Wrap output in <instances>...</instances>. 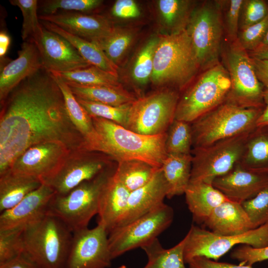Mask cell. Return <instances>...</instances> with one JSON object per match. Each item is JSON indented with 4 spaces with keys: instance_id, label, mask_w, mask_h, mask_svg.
Instances as JSON below:
<instances>
[{
    "instance_id": "6da1fadb",
    "label": "cell",
    "mask_w": 268,
    "mask_h": 268,
    "mask_svg": "<svg viewBox=\"0 0 268 268\" xmlns=\"http://www.w3.org/2000/svg\"><path fill=\"white\" fill-rule=\"evenodd\" d=\"M48 141L61 142L71 151L84 149L59 86L42 68L23 80L0 104V175L28 148Z\"/></svg>"
},
{
    "instance_id": "7a4b0ae2",
    "label": "cell",
    "mask_w": 268,
    "mask_h": 268,
    "mask_svg": "<svg viewBox=\"0 0 268 268\" xmlns=\"http://www.w3.org/2000/svg\"><path fill=\"white\" fill-rule=\"evenodd\" d=\"M91 118L95 134L85 150L103 153L117 162L137 159L161 168L167 155V133L143 135L110 121Z\"/></svg>"
},
{
    "instance_id": "3957f363",
    "label": "cell",
    "mask_w": 268,
    "mask_h": 268,
    "mask_svg": "<svg viewBox=\"0 0 268 268\" xmlns=\"http://www.w3.org/2000/svg\"><path fill=\"white\" fill-rule=\"evenodd\" d=\"M200 68L186 29L160 37L150 80L157 86L172 85L183 89Z\"/></svg>"
},
{
    "instance_id": "277c9868",
    "label": "cell",
    "mask_w": 268,
    "mask_h": 268,
    "mask_svg": "<svg viewBox=\"0 0 268 268\" xmlns=\"http://www.w3.org/2000/svg\"><path fill=\"white\" fill-rule=\"evenodd\" d=\"M72 237L61 220L47 214L23 230V253L39 268H65Z\"/></svg>"
},
{
    "instance_id": "5b68a950",
    "label": "cell",
    "mask_w": 268,
    "mask_h": 268,
    "mask_svg": "<svg viewBox=\"0 0 268 268\" xmlns=\"http://www.w3.org/2000/svg\"><path fill=\"white\" fill-rule=\"evenodd\" d=\"M264 108H247L224 102L191 123L193 148L251 132Z\"/></svg>"
},
{
    "instance_id": "8992f818",
    "label": "cell",
    "mask_w": 268,
    "mask_h": 268,
    "mask_svg": "<svg viewBox=\"0 0 268 268\" xmlns=\"http://www.w3.org/2000/svg\"><path fill=\"white\" fill-rule=\"evenodd\" d=\"M115 169L108 168L66 195L55 194L49 203L47 214L59 218L72 232L87 227L92 218L98 214L102 192Z\"/></svg>"
},
{
    "instance_id": "52a82bcc",
    "label": "cell",
    "mask_w": 268,
    "mask_h": 268,
    "mask_svg": "<svg viewBox=\"0 0 268 268\" xmlns=\"http://www.w3.org/2000/svg\"><path fill=\"white\" fill-rule=\"evenodd\" d=\"M231 86L223 65L219 63L206 69L179 98L175 119L192 123L224 102Z\"/></svg>"
},
{
    "instance_id": "ba28073f",
    "label": "cell",
    "mask_w": 268,
    "mask_h": 268,
    "mask_svg": "<svg viewBox=\"0 0 268 268\" xmlns=\"http://www.w3.org/2000/svg\"><path fill=\"white\" fill-rule=\"evenodd\" d=\"M186 30L200 68L206 70L219 63L224 31L220 0H206L195 7Z\"/></svg>"
},
{
    "instance_id": "9c48e42d",
    "label": "cell",
    "mask_w": 268,
    "mask_h": 268,
    "mask_svg": "<svg viewBox=\"0 0 268 268\" xmlns=\"http://www.w3.org/2000/svg\"><path fill=\"white\" fill-rule=\"evenodd\" d=\"M224 66L231 82L225 102L247 108H264L265 88L256 73L251 57L236 40L222 49Z\"/></svg>"
},
{
    "instance_id": "30bf717a",
    "label": "cell",
    "mask_w": 268,
    "mask_h": 268,
    "mask_svg": "<svg viewBox=\"0 0 268 268\" xmlns=\"http://www.w3.org/2000/svg\"><path fill=\"white\" fill-rule=\"evenodd\" d=\"M185 263L196 257H203L217 261L234 246L247 245L255 248L268 246V222L244 233L219 235L192 225L185 236Z\"/></svg>"
},
{
    "instance_id": "8fae6325",
    "label": "cell",
    "mask_w": 268,
    "mask_h": 268,
    "mask_svg": "<svg viewBox=\"0 0 268 268\" xmlns=\"http://www.w3.org/2000/svg\"><path fill=\"white\" fill-rule=\"evenodd\" d=\"M179 98L176 90L164 89L136 98L132 103L126 129L146 135L167 133L175 120Z\"/></svg>"
},
{
    "instance_id": "7c38bea8",
    "label": "cell",
    "mask_w": 268,
    "mask_h": 268,
    "mask_svg": "<svg viewBox=\"0 0 268 268\" xmlns=\"http://www.w3.org/2000/svg\"><path fill=\"white\" fill-rule=\"evenodd\" d=\"M174 215L172 207L164 202L131 222L114 228L108 234L112 259L157 238L171 224Z\"/></svg>"
},
{
    "instance_id": "4fadbf2b",
    "label": "cell",
    "mask_w": 268,
    "mask_h": 268,
    "mask_svg": "<svg viewBox=\"0 0 268 268\" xmlns=\"http://www.w3.org/2000/svg\"><path fill=\"white\" fill-rule=\"evenodd\" d=\"M250 133L193 148L190 181L212 184L216 178L230 171L240 162Z\"/></svg>"
},
{
    "instance_id": "5bb4252c",
    "label": "cell",
    "mask_w": 268,
    "mask_h": 268,
    "mask_svg": "<svg viewBox=\"0 0 268 268\" xmlns=\"http://www.w3.org/2000/svg\"><path fill=\"white\" fill-rule=\"evenodd\" d=\"M111 160L108 156L98 152L83 149L71 151L56 173L43 183L50 186L56 195H66L111 167Z\"/></svg>"
},
{
    "instance_id": "9a60e30c",
    "label": "cell",
    "mask_w": 268,
    "mask_h": 268,
    "mask_svg": "<svg viewBox=\"0 0 268 268\" xmlns=\"http://www.w3.org/2000/svg\"><path fill=\"white\" fill-rule=\"evenodd\" d=\"M112 260L108 233L102 225L72 232L65 268H108Z\"/></svg>"
},
{
    "instance_id": "2e32d148",
    "label": "cell",
    "mask_w": 268,
    "mask_h": 268,
    "mask_svg": "<svg viewBox=\"0 0 268 268\" xmlns=\"http://www.w3.org/2000/svg\"><path fill=\"white\" fill-rule=\"evenodd\" d=\"M70 151L59 142L38 143L23 152L9 169L15 173L36 177L43 183L56 173Z\"/></svg>"
},
{
    "instance_id": "e0dca14e",
    "label": "cell",
    "mask_w": 268,
    "mask_h": 268,
    "mask_svg": "<svg viewBox=\"0 0 268 268\" xmlns=\"http://www.w3.org/2000/svg\"><path fill=\"white\" fill-rule=\"evenodd\" d=\"M31 41L38 48L43 68L49 71H68L91 66L67 40L43 25L39 35Z\"/></svg>"
},
{
    "instance_id": "ac0fdd59",
    "label": "cell",
    "mask_w": 268,
    "mask_h": 268,
    "mask_svg": "<svg viewBox=\"0 0 268 268\" xmlns=\"http://www.w3.org/2000/svg\"><path fill=\"white\" fill-rule=\"evenodd\" d=\"M56 194L42 183L14 207L0 212V231L24 230L47 214L49 203Z\"/></svg>"
},
{
    "instance_id": "d6986e66",
    "label": "cell",
    "mask_w": 268,
    "mask_h": 268,
    "mask_svg": "<svg viewBox=\"0 0 268 268\" xmlns=\"http://www.w3.org/2000/svg\"><path fill=\"white\" fill-rule=\"evenodd\" d=\"M39 18L94 43L106 37L115 27L108 18L103 15L77 12L62 11L51 15H39Z\"/></svg>"
},
{
    "instance_id": "ffe728a7",
    "label": "cell",
    "mask_w": 268,
    "mask_h": 268,
    "mask_svg": "<svg viewBox=\"0 0 268 268\" xmlns=\"http://www.w3.org/2000/svg\"><path fill=\"white\" fill-rule=\"evenodd\" d=\"M212 185L229 200L242 203L268 186V173L250 171L238 164L225 175L216 178Z\"/></svg>"
},
{
    "instance_id": "44dd1931",
    "label": "cell",
    "mask_w": 268,
    "mask_h": 268,
    "mask_svg": "<svg viewBox=\"0 0 268 268\" xmlns=\"http://www.w3.org/2000/svg\"><path fill=\"white\" fill-rule=\"evenodd\" d=\"M43 68L38 48L31 40L24 41L18 57L2 67L0 74V103L23 80Z\"/></svg>"
},
{
    "instance_id": "7402d4cb",
    "label": "cell",
    "mask_w": 268,
    "mask_h": 268,
    "mask_svg": "<svg viewBox=\"0 0 268 268\" xmlns=\"http://www.w3.org/2000/svg\"><path fill=\"white\" fill-rule=\"evenodd\" d=\"M168 191L160 168L147 184L130 192L125 211L115 228L131 222L163 203Z\"/></svg>"
},
{
    "instance_id": "603a6c76",
    "label": "cell",
    "mask_w": 268,
    "mask_h": 268,
    "mask_svg": "<svg viewBox=\"0 0 268 268\" xmlns=\"http://www.w3.org/2000/svg\"><path fill=\"white\" fill-rule=\"evenodd\" d=\"M219 235H235L254 229L241 203L227 200L211 212L203 224Z\"/></svg>"
},
{
    "instance_id": "cb8c5ba5",
    "label": "cell",
    "mask_w": 268,
    "mask_h": 268,
    "mask_svg": "<svg viewBox=\"0 0 268 268\" xmlns=\"http://www.w3.org/2000/svg\"><path fill=\"white\" fill-rule=\"evenodd\" d=\"M130 192L114 175L111 176L102 192L97 215L98 223L109 234L123 215Z\"/></svg>"
},
{
    "instance_id": "d4e9b609",
    "label": "cell",
    "mask_w": 268,
    "mask_h": 268,
    "mask_svg": "<svg viewBox=\"0 0 268 268\" xmlns=\"http://www.w3.org/2000/svg\"><path fill=\"white\" fill-rule=\"evenodd\" d=\"M184 194L193 219L198 224H203L217 206L229 200L212 184L201 181H190Z\"/></svg>"
},
{
    "instance_id": "484cf974",
    "label": "cell",
    "mask_w": 268,
    "mask_h": 268,
    "mask_svg": "<svg viewBox=\"0 0 268 268\" xmlns=\"http://www.w3.org/2000/svg\"><path fill=\"white\" fill-rule=\"evenodd\" d=\"M42 184L41 181L36 177L15 173L9 169L0 175V212L15 206Z\"/></svg>"
},
{
    "instance_id": "4316f807",
    "label": "cell",
    "mask_w": 268,
    "mask_h": 268,
    "mask_svg": "<svg viewBox=\"0 0 268 268\" xmlns=\"http://www.w3.org/2000/svg\"><path fill=\"white\" fill-rule=\"evenodd\" d=\"M40 22L45 28L67 40L91 66L97 67L118 77V66L108 59L102 49L96 43L68 33L51 22L41 20Z\"/></svg>"
},
{
    "instance_id": "83f0119b",
    "label": "cell",
    "mask_w": 268,
    "mask_h": 268,
    "mask_svg": "<svg viewBox=\"0 0 268 268\" xmlns=\"http://www.w3.org/2000/svg\"><path fill=\"white\" fill-rule=\"evenodd\" d=\"M192 155L167 154L161 169L168 186L167 198L184 194L191 180Z\"/></svg>"
},
{
    "instance_id": "f1b7e54d",
    "label": "cell",
    "mask_w": 268,
    "mask_h": 268,
    "mask_svg": "<svg viewBox=\"0 0 268 268\" xmlns=\"http://www.w3.org/2000/svg\"><path fill=\"white\" fill-rule=\"evenodd\" d=\"M238 164L250 171L268 173V125L256 127L249 134Z\"/></svg>"
},
{
    "instance_id": "f546056e",
    "label": "cell",
    "mask_w": 268,
    "mask_h": 268,
    "mask_svg": "<svg viewBox=\"0 0 268 268\" xmlns=\"http://www.w3.org/2000/svg\"><path fill=\"white\" fill-rule=\"evenodd\" d=\"M76 98L112 106L131 103L136 98L122 86H80L67 84Z\"/></svg>"
},
{
    "instance_id": "4dcf8cb0",
    "label": "cell",
    "mask_w": 268,
    "mask_h": 268,
    "mask_svg": "<svg viewBox=\"0 0 268 268\" xmlns=\"http://www.w3.org/2000/svg\"><path fill=\"white\" fill-rule=\"evenodd\" d=\"M53 76L63 93L68 116L84 141L85 149L95 134L92 118L77 101L68 84L60 77Z\"/></svg>"
},
{
    "instance_id": "1f68e13d",
    "label": "cell",
    "mask_w": 268,
    "mask_h": 268,
    "mask_svg": "<svg viewBox=\"0 0 268 268\" xmlns=\"http://www.w3.org/2000/svg\"><path fill=\"white\" fill-rule=\"evenodd\" d=\"M186 240L185 237L169 249L164 248L158 238L143 246L141 249L148 259L143 268H186L184 256Z\"/></svg>"
},
{
    "instance_id": "d6a6232c",
    "label": "cell",
    "mask_w": 268,
    "mask_h": 268,
    "mask_svg": "<svg viewBox=\"0 0 268 268\" xmlns=\"http://www.w3.org/2000/svg\"><path fill=\"white\" fill-rule=\"evenodd\" d=\"M160 168L137 160L118 162L114 175L131 192L147 184Z\"/></svg>"
},
{
    "instance_id": "836d02e7",
    "label": "cell",
    "mask_w": 268,
    "mask_h": 268,
    "mask_svg": "<svg viewBox=\"0 0 268 268\" xmlns=\"http://www.w3.org/2000/svg\"><path fill=\"white\" fill-rule=\"evenodd\" d=\"M49 72L67 84L80 86H122L118 77L94 66L68 71Z\"/></svg>"
},
{
    "instance_id": "e575fe53",
    "label": "cell",
    "mask_w": 268,
    "mask_h": 268,
    "mask_svg": "<svg viewBox=\"0 0 268 268\" xmlns=\"http://www.w3.org/2000/svg\"><path fill=\"white\" fill-rule=\"evenodd\" d=\"M195 2L188 0H159L158 9L164 25L171 33L186 29L195 8Z\"/></svg>"
},
{
    "instance_id": "d590c367",
    "label": "cell",
    "mask_w": 268,
    "mask_h": 268,
    "mask_svg": "<svg viewBox=\"0 0 268 268\" xmlns=\"http://www.w3.org/2000/svg\"><path fill=\"white\" fill-rule=\"evenodd\" d=\"M165 146L167 154H192L193 135L191 123L175 119L167 132Z\"/></svg>"
},
{
    "instance_id": "8d00e7d4",
    "label": "cell",
    "mask_w": 268,
    "mask_h": 268,
    "mask_svg": "<svg viewBox=\"0 0 268 268\" xmlns=\"http://www.w3.org/2000/svg\"><path fill=\"white\" fill-rule=\"evenodd\" d=\"M134 34L129 30L114 27L105 38L96 43L108 59L118 66L131 46Z\"/></svg>"
},
{
    "instance_id": "74e56055",
    "label": "cell",
    "mask_w": 268,
    "mask_h": 268,
    "mask_svg": "<svg viewBox=\"0 0 268 268\" xmlns=\"http://www.w3.org/2000/svg\"><path fill=\"white\" fill-rule=\"evenodd\" d=\"M159 41V37L151 38L138 53L131 71L132 78L136 83L144 85L150 80L154 55Z\"/></svg>"
},
{
    "instance_id": "f35d334b",
    "label": "cell",
    "mask_w": 268,
    "mask_h": 268,
    "mask_svg": "<svg viewBox=\"0 0 268 268\" xmlns=\"http://www.w3.org/2000/svg\"><path fill=\"white\" fill-rule=\"evenodd\" d=\"M76 99L91 117L106 119L126 128L132 103L112 106Z\"/></svg>"
},
{
    "instance_id": "ab89813d",
    "label": "cell",
    "mask_w": 268,
    "mask_h": 268,
    "mask_svg": "<svg viewBox=\"0 0 268 268\" xmlns=\"http://www.w3.org/2000/svg\"><path fill=\"white\" fill-rule=\"evenodd\" d=\"M9 2L18 7L23 17L21 37L24 41L32 40L40 33L42 25L38 15V1L37 0H10Z\"/></svg>"
},
{
    "instance_id": "60d3db41",
    "label": "cell",
    "mask_w": 268,
    "mask_h": 268,
    "mask_svg": "<svg viewBox=\"0 0 268 268\" xmlns=\"http://www.w3.org/2000/svg\"><path fill=\"white\" fill-rule=\"evenodd\" d=\"M101 0H47L40 5L42 12L39 15H51L63 11L77 12L87 13L101 6Z\"/></svg>"
},
{
    "instance_id": "b9f144b4",
    "label": "cell",
    "mask_w": 268,
    "mask_h": 268,
    "mask_svg": "<svg viewBox=\"0 0 268 268\" xmlns=\"http://www.w3.org/2000/svg\"><path fill=\"white\" fill-rule=\"evenodd\" d=\"M241 204L254 229L268 222V186L254 198Z\"/></svg>"
},
{
    "instance_id": "7bdbcfd3",
    "label": "cell",
    "mask_w": 268,
    "mask_h": 268,
    "mask_svg": "<svg viewBox=\"0 0 268 268\" xmlns=\"http://www.w3.org/2000/svg\"><path fill=\"white\" fill-rule=\"evenodd\" d=\"M224 31L230 42L237 39L241 9L243 0H220Z\"/></svg>"
},
{
    "instance_id": "ee69618b",
    "label": "cell",
    "mask_w": 268,
    "mask_h": 268,
    "mask_svg": "<svg viewBox=\"0 0 268 268\" xmlns=\"http://www.w3.org/2000/svg\"><path fill=\"white\" fill-rule=\"evenodd\" d=\"M23 231L20 230L0 231V264L23 253Z\"/></svg>"
},
{
    "instance_id": "f6af8a7d",
    "label": "cell",
    "mask_w": 268,
    "mask_h": 268,
    "mask_svg": "<svg viewBox=\"0 0 268 268\" xmlns=\"http://www.w3.org/2000/svg\"><path fill=\"white\" fill-rule=\"evenodd\" d=\"M268 14V2L264 0H243L242 5L239 31L264 19Z\"/></svg>"
},
{
    "instance_id": "bcb514c9",
    "label": "cell",
    "mask_w": 268,
    "mask_h": 268,
    "mask_svg": "<svg viewBox=\"0 0 268 268\" xmlns=\"http://www.w3.org/2000/svg\"><path fill=\"white\" fill-rule=\"evenodd\" d=\"M268 30V14L261 21L239 31L237 40L246 51L252 52L261 45Z\"/></svg>"
},
{
    "instance_id": "7dc6e473",
    "label": "cell",
    "mask_w": 268,
    "mask_h": 268,
    "mask_svg": "<svg viewBox=\"0 0 268 268\" xmlns=\"http://www.w3.org/2000/svg\"><path fill=\"white\" fill-rule=\"evenodd\" d=\"M232 259L240 262V264L252 266L253 264L268 260V246L255 248L247 245H242L231 253Z\"/></svg>"
},
{
    "instance_id": "c3c4849f",
    "label": "cell",
    "mask_w": 268,
    "mask_h": 268,
    "mask_svg": "<svg viewBox=\"0 0 268 268\" xmlns=\"http://www.w3.org/2000/svg\"><path fill=\"white\" fill-rule=\"evenodd\" d=\"M112 15L120 19H132L138 17L140 9L133 0H117L111 10Z\"/></svg>"
},
{
    "instance_id": "681fc988",
    "label": "cell",
    "mask_w": 268,
    "mask_h": 268,
    "mask_svg": "<svg viewBox=\"0 0 268 268\" xmlns=\"http://www.w3.org/2000/svg\"><path fill=\"white\" fill-rule=\"evenodd\" d=\"M190 268H253L247 265L219 262L203 257H194L187 263Z\"/></svg>"
},
{
    "instance_id": "f907efd6",
    "label": "cell",
    "mask_w": 268,
    "mask_h": 268,
    "mask_svg": "<svg viewBox=\"0 0 268 268\" xmlns=\"http://www.w3.org/2000/svg\"><path fill=\"white\" fill-rule=\"evenodd\" d=\"M0 268H39L27 256L22 253L6 262L0 264Z\"/></svg>"
},
{
    "instance_id": "816d5d0a",
    "label": "cell",
    "mask_w": 268,
    "mask_h": 268,
    "mask_svg": "<svg viewBox=\"0 0 268 268\" xmlns=\"http://www.w3.org/2000/svg\"><path fill=\"white\" fill-rule=\"evenodd\" d=\"M251 58L258 78L265 88H268V61Z\"/></svg>"
},
{
    "instance_id": "f5cc1de1",
    "label": "cell",
    "mask_w": 268,
    "mask_h": 268,
    "mask_svg": "<svg viewBox=\"0 0 268 268\" xmlns=\"http://www.w3.org/2000/svg\"><path fill=\"white\" fill-rule=\"evenodd\" d=\"M263 99L265 107L257 121V127L268 125V88L264 89Z\"/></svg>"
},
{
    "instance_id": "db71d44e",
    "label": "cell",
    "mask_w": 268,
    "mask_h": 268,
    "mask_svg": "<svg viewBox=\"0 0 268 268\" xmlns=\"http://www.w3.org/2000/svg\"><path fill=\"white\" fill-rule=\"evenodd\" d=\"M10 43V38L5 31L0 32V57L1 60L5 55Z\"/></svg>"
},
{
    "instance_id": "11a10c76",
    "label": "cell",
    "mask_w": 268,
    "mask_h": 268,
    "mask_svg": "<svg viewBox=\"0 0 268 268\" xmlns=\"http://www.w3.org/2000/svg\"><path fill=\"white\" fill-rule=\"evenodd\" d=\"M248 53L251 57L268 61V47L259 48Z\"/></svg>"
},
{
    "instance_id": "9f6ffc18",
    "label": "cell",
    "mask_w": 268,
    "mask_h": 268,
    "mask_svg": "<svg viewBox=\"0 0 268 268\" xmlns=\"http://www.w3.org/2000/svg\"><path fill=\"white\" fill-rule=\"evenodd\" d=\"M268 47V30L261 44L260 47L258 48H262V47Z\"/></svg>"
},
{
    "instance_id": "6f0895ef",
    "label": "cell",
    "mask_w": 268,
    "mask_h": 268,
    "mask_svg": "<svg viewBox=\"0 0 268 268\" xmlns=\"http://www.w3.org/2000/svg\"><path fill=\"white\" fill-rule=\"evenodd\" d=\"M117 268H127V267L125 265H121Z\"/></svg>"
}]
</instances>
